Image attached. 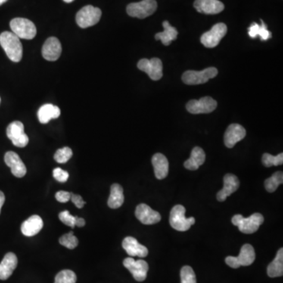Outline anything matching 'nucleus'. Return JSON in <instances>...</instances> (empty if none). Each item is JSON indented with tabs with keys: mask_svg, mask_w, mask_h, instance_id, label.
<instances>
[{
	"mask_svg": "<svg viewBox=\"0 0 283 283\" xmlns=\"http://www.w3.org/2000/svg\"><path fill=\"white\" fill-rule=\"evenodd\" d=\"M135 216L141 224L146 225L157 224L161 219V216L158 212L153 210L146 204H140L137 206Z\"/></svg>",
	"mask_w": 283,
	"mask_h": 283,
	"instance_id": "nucleus-14",
	"label": "nucleus"
},
{
	"mask_svg": "<svg viewBox=\"0 0 283 283\" xmlns=\"http://www.w3.org/2000/svg\"><path fill=\"white\" fill-rule=\"evenodd\" d=\"M185 214L186 209L181 205H177L172 208L169 223L173 229L178 231H187L195 224V219L194 217L187 218Z\"/></svg>",
	"mask_w": 283,
	"mask_h": 283,
	"instance_id": "nucleus-3",
	"label": "nucleus"
},
{
	"mask_svg": "<svg viewBox=\"0 0 283 283\" xmlns=\"http://www.w3.org/2000/svg\"><path fill=\"white\" fill-rule=\"evenodd\" d=\"M260 22H261V26H259V32L258 35L260 37L261 41H268L271 38V32L268 30V28L264 21L260 20Z\"/></svg>",
	"mask_w": 283,
	"mask_h": 283,
	"instance_id": "nucleus-37",
	"label": "nucleus"
},
{
	"mask_svg": "<svg viewBox=\"0 0 283 283\" xmlns=\"http://www.w3.org/2000/svg\"><path fill=\"white\" fill-rule=\"evenodd\" d=\"M125 201L123 187L120 184H114L110 188V195L108 199V206L111 209L120 208Z\"/></svg>",
	"mask_w": 283,
	"mask_h": 283,
	"instance_id": "nucleus-27",
	"label": "nucleus"
},
{
	"mask_svg": "<svg viewBox=\"0 0 283 283\" xmlns=\"http://www.w3.org/2000/svg\"><path fill=\"white\" fill-rule=\"evenodd\" d=\"M76 274L71 270H63L57 274L54 283H76Z\"/></svg>",
	"mask_w": 283,
	"mask_h": 283,
	"instance_id": "nucleus-30",
	"label": "nucleus"
},
{
	"mask_svg": "<svg viewBox=\"0 0 283 283\" xmlns=\"http://www.w3.org/2000/svg\"><path fill=\"white\" fill-rule=\"evenodd\" d=\"M194 8L205 14H217L224 10V5L219 0H195Z\"/></svg>",
	"mask_w": 283,
	"mask_h": 283,
	"instance_id": "nucleus-19",
	"label": "nucleus"
},
{
	"mask_svg": "<svg viewBox=\"0 0 283 283\" xmlns=\"http://www.w3.org/2000/svg\"><path fill=\"white\" fill-rule=\"evenodd\" d=\"M64 2L67 3V4H70V3L73 2L74 0H63Z\"/></svg>",
	"mask_w": 283,
	"mask_h": 283,
	"instance_id": "nucleus-43",
	"label": "nucleus"
},
{
	"mask_svg": "<svg viewBox=\"0 0 283 283\" xmlns=\"http://www.w3.org/2000/svg\"><path fill=\"white\" fill-rule=\"evenodd\" d=\"M59 243L69 250H73L78 246L79 241L73 232H69L59 238Z\"/></svg>",
	"mask_w": 283,
	"mask_h": 283,
	"instance_id": "nucleus-32",
	"label": "nucleus"
},
{
	"mask_svg": "<svg viewBox=\"0 0 283 283\" xmlns=\"http://www.w3.org/2000/svg\"><path fill=\"white\" fill-rule=\"evenodd\" d=\"M4 203H5V195H4V192L0 191V213H1V209H2Z\"/></svg>",
	"mask_w": 283,
	"mask_h": 283,
	"instance_id": "nucleus-42",
	"label": "nucleus"
},
{
	"mask_svg": "<svg viewBox=\"0 0 283 283\" xmlns=\"http://www.w3.org/2000/svg\"><path fill=\"white\" fill-rule=\"evenodd\" d=\"M0 45L7 57L14 63H19L23 54V47L20 39L11 32H4L0 35Z\"/></svg>",
	"mask_w": 283,
	"mask_h": 283,
	"instance_id": "nucleus-1",
	"label": "nucleus"
},
{
	"mask_svg": "<svg viewBox=\"0 0 283 283\" xmlns=\"http://www.w3.org/2000/svg\"><path fill=\"white\" fill-rule=\"evenodd\" d=\"M85 219L79 217V216H75V226L79 227V228H82V227H85Z\"/></svg>",
	"mask_w": 283,
	"mask_h": 283,
	"instance_id": "nucleus-41",
	"label": "nucleus"
},
{
	"mask_svg": "<svg viewBox=\"0 0 283 283\" xmlns=\"http://www.w3.org/2000/svg\"><path fill=\"white\" fill-rule=\"evenodd\" d=\"M124 250L130 256H138L144 258L148 255L149 251L146 246L140 244L133 237H126L122 242Z\"/></svg>",
	"mask_w": 283,
	"mask_h": 283,
	"instance_id": "nucleus-20",
	"label": "nucleus"
},
{
	"mask_svg": "<svg viewBox=\"0 0 283 283\" xmlns=\"http://www.w3.org/2000/svg\"><path fill=\"white\" fill-rule=\"evenodd\" d=\"M53 176L56 180L60 183H66L69 179V172L60 168H56L53 170Z\"/></svg>",
	"mask_w": 283,
	"mask_h": 283,
	"instance_id": "nucleus-36",
	"label": "nucleus"
},
{
	"mask_svg": "<svg viewBox=\"0 0 283 283\" xmlns=\"http://www.w3.org/2000/svg\"><path fill=\"white\" fill-rule=\"evenodd\" d=\"M164 31L156 34L155 39L160 41L165 46L170 45L172 41H175L178 36V31L175 27H172L168 21L163 22Z\"/></svg>",
	"mask_w": 283,
	"mask_h": 283,
	"instance_id": "nucleus-26",
	"label": "nucleus"
},
{
	"mask_svg": "<svg viewBox=\"0 0 283 283\" xmlns=\"http://www.w3.org/2000/svg\"><path fill=\"white\" fill-rule=\"evenodd\" d=\"M102 17V10L98 7L88 5L83 7L77 12L76 16V22L78 26L82 29L96 25Z\"/></svg>",
	"mask_w": 283,
	"mask_h": 283,
	"instance_id": "nucleus-5",
	"label": "nucleus"
},
{
	"mask_svg": "<svg viewBox=\"0 0 283 283\" xmlns=\"http://www.w3.org/2000/svg\"><path fill=\"white\" fill-rule=\"evenodd\" d=\"M17 266V256L13 253H7L3 259L2 262L0 263V279H8Z\"/></svg>",
	"mask_w": 283,
	"mask_h": 283,
	"instance_id": "nucleus-21",
	"label": "nucleus"
},
{
	"mask_svg": "<svg viewBox=\"0 0 283 283\" xmlns=\"http://www.w3.org/2000/svg\"><path fill=\"white\" fill-rule=\"evenodd\" d=\"M137 66L139 70L145 72L153 80H159L163 76V65L161 60L157 57L141 59Z\"/></svg>",
	"mask_w": 283,
	"mask_h": 283,
	"instance_id": "nucleus-10",
	"label": "nucleus"
},
{
	"mask_svg": "<svg viewBox=\"0 0 283 283\" xmlns=\"http://www.w3.org/2000/svg\"><path fill=\"white\" fill-rule=\"evenodd\" d=\"M123 265L132 273L136 281H144L147 278L149 266L144 259L135 260L132 257L126 258L124 260Z\"/></svg>",
	"mask_w": 283,
	"mask_h": 283,
	"instance_id": "nucleus-13",
	"label": "nucleus"
},
{
	"mask_svg": "<svg viewBox=\"0 0 283 283\" xmlns=\"http://www.w3.org/2000/svg\"><path fill=\"white\" fill-rule=\"evenodd\" d=\"M283 173L282 172H276L271 175L270 178L267 179L265 182V189L269 193H273L276 191L278 186L282 184Z\"/></svg>",
	"mask_w": 283,
	"mask_h": 283,
	"instance_id": "nucleus-29",
	"label": "nucleus"
},
{
	"mask_svg": "<svg viewBox=\"0 0 283 283\" xmlns=\"http://www.w3.org/2000/svg\"><path fill=\"white\" fill-rule=\"evenodd\" d=\"M228 27L224 23L216 24L213 27L200 36V43L207 48H214L226 35Z\"/></svg>",
	"mask_w": 283,
	"mask_h": 283,
	"instance_id": "nucleus-9",
	"label": "nucleus"
},
{
	"mask_svg": "<svg viewBox=\"0 0 283 283\" xmlns=\"http://www.w3.org/2000/svg\"><path fill=\"white\" fill-rule=\"evenodd\" d=\"M61 110L58 106L52 104H45L41 106L38 111V118L41 124H47L52 119L59 117Z\"/></svg>",
	"mask_w": 283,
	"mask_h": 283,
	"instance_id": "nucleus-25",
	"label": "nucleus"
},
{
	"mask_svg": "<svg viewBox=\"0 0 283 283\" xmlns=\"http://www.w3.org/2000/svg\"><path fill=\"white\" fill-rule=\"evenodd\" d=\"M239 185L238 177L233 174H227L224 178V188L217 193L216 198L219 201H225L227 197L237 191Z\"/></svg>",
	"mask_w": 283,
	"mask_h": 283,
	"instance_id": "nucleus-18",
	"label": "nucleus"
},
{
	"mask_svg": "<svg viewBox=\"0 0 283 283\" xmlns=\"http://www.w3.org/2000/svg\"><path fill=\"white\" fill-rule=\"evenodd\" d=\"M186 107L187 111L192 114L209 113L216 110L217 102L211 97H203L199 100L192 99L189 101Z\"/></svg>",
	"mask_w": 283,
	"mask_h": 283,
	"instance_id": "nucleus-11",
	"label": "nucleus"
},
{
	"mask_svg": "<svg viewBox=\"0 0 283 283\" xmlns=\"http://www.w3.org/2000/svg\"><path fill=\"white\" fill-rule=\"evenodd\" d=\"M43 227L44 222L42 218L37 215H33L22 224L21 229L24 235L32 237L37 234L42 230Z\"/></svg>",
	"mask_w": 283,
	"mask_h": 283,
	"instance_id": "nucleus-23",
	"label": "nucleus"
},
{
	"mask_svg": "<svg viewBox=\"0 0 283 283\" xmlns=\"http://www.w3.org/2000/svg\"><path fill=\"white\" fill-rule=\"evenodd\" d=\"M73 156V151L69 147L59 149L54 153V158L57 163L64 164L69 161Z\"/></svg>",
	"mask_w": 283,
	"mask_h": 283,
	"instance_id": "nucleus-33",
	"label": "nucleus"
},
{
	"mask_svg": "<svg viewBox=\"0 0 283 283\" xmlns=\"http://www.w3.org/2000/svg\"><path fill=\"white\" fill-rule=\"evenodd\" d=\"M0 103H1V98H0Z\"/></svg>",
	"mask_w": 283,
	"mask_h": 283,
	"instance_id": "nucleus-45",
	"label": "nucleus"
},
{
	"mask_svg": "<svg viewBox=\"0 0 283 283\" xmlns=\"http://www.w3.org/2000/svg\"><path fill=\"white\" fill-rule=\"evenodd\" d=\"M206 161V153L199 147H194L191 151V157L184 162V167L188 170L195 171Z\"/></svg>",
	"mask_w": 283,
	"mask_h": 283,
	"instance_id": "nucleus-24",
	"label": "nucleus"
},
{
	"mask_svg": "<svg viewBox=\"0 0 283 283\" xmlns=\"http://www.w3.org/2000/svg\"><path fill=\"white\" fill-rule=\"evenodd\" d=\"M268 275L271 278L282 276L283 275V249L281 248L276 256L268 267Z\"/></svg>",
	"mask_w": 283,
	"mask_h": 283,
	"instance_id": "nucleus-28",
	"label": "nucleus"
},
{
	"mask_svg": "<svg viewBox=\"0 0 283 283\" xmlns=\"http://www.w3.org/2000/svg\"><path fill=\"white\" fill-rule=\"evenodd\" d=\"M7 0H0V6L2 5V4H4V3L7 2Z\"/></svg>",
	"mask_w": 283,
	"mask_h": 283,
	"instance_id": "nucleus-44",
	"label": "nucleus"
},
{
	"mask_svg": "<svg viewBox=\"0 0 283 283\" xmlns=\"http://www.w3.org/2000/svg\"><path fill=\"white\" fill-rule=\"evenodd\" d=\"M157 8L156 0H143L141 2L128 4L127 13L131 17L144 19L154 14Z\"/></svg>",
	"mask_w": 283,
	"mask_h": 283,
	"instance_id": "nucleus-7",
	"label": "nucleus"
},
{
	"mask_svg": "<svg viewBox=\"0 0 283 283\" xmlns=\"http://www.w3.org/2000/svg\"><path fill=\"white\" fill-rule=\"evenodd\" d=\"M181 283H197L196 275L191 267L184 266L181 269Z\"/></svg>",
	"mask_w": 283,
	"mask_h": 283,
	"instance_id": "nucleus-34",
	"label": "nucleus"
},
{
	"mask_svg": "<svg viewBox=\"0 0 283 283\" xmlns=\"http://www.w3.org/2000/svg\"><path fill=\"white\" fill-rule=\"evenodd\" d=\"M259 26L257 23H253L250 26V29H249V35L252 39L256 38L258 35H259Z\"/></svg>",
	"mask_w": 283,
	"mask_h": 283,
	"instance_id": "nucleus-40",
	"label": "nucleus"
},
{
	"mask_svg": "<svg viewBox=\"0 0 283 283\" xmlns=\"http://www.w3.org/2000/svg\"><path fill=\"white\" fill-rule=\"evenodd\" d=\"M256 259V253L253 246L245 244L241 247L238 256H228L225 259L227 265L232 268H238L241 266H250Z\"/></svg>",
	"mask_w": 283,
	"mask_h": 283,
	"instance_id": "nucleus-8",
	"label": "nucleus"
},
{
	"mask_svg": "<svg viewBox=\"0 0 283 283\" xmlns=\"http://www.w3.org/2000/svg\"><path fill=\"white\" fill-rule=\"evenodd\" d=\"M10 26L19 39H32L36 35V28L29 19L16 17L10 22Z\"/></svg>",
	"mask_w": 283,
	"mask_h": 283,
	"instance_id": "nucleus-4",
	"label": "nucleus"
},
{
	"mask_svg": "<svg viewBox=\"0 0 283 283\" xmlns=\"http://www.w3.org/2000/svg\"><path fill=\"white\" fill-rule=\"evenodd\" d=\"M154 174L157 179H163L169 174V160L162 153H156L152 157Z\"/></svg>",
	"mask_w": 283,
	"mask_h": 283,
	"instance_id": "nucleus-22",
	"label": "nucleus"
},
{
	"mask_svg": "<svg viewBox=\"0 0 283 283\" xmlns=\"http://www.w3.org/2000/svg\"><path fill=\"white\" fill-rule=\"evenodd\" d=\"M264 220V216L260 213H253L248 218H245L241 215H235L233 216L231 222L234 226L238 227L241 233L250 234L257 231Z\"/></svg>",
	"mask_w": 283,
	"mask_h": 283,
	"instance_id": "nucleus-2",
	"label": "nucleus"
},
{
	"mask_svg": "<svg viewBox=\"0 0 283 283\" xmlns=\"http://www.w3.org/2000/svg\"><path fill=\"white\" fill-rule=\"evenodd\" d=\"M58 217L63 224L72 228H75V216L71 215L69 211L66 210L60 212Z\"/></svg>",
	"mask_w": 283,
	"mask_h": 283,
	"instance_id": "nucleus-35",
	"label": "nucleus"
},
{
	"mask_svg": "<svg viewBox=\"0 0 283 283\" xmlns=\"http://www.w3.org/2000/svg\"><path fill=\"white\" fill-rule=\"evenodd\" d=\"M70 200H72V203L76 206V208L78 209H82L86 204L85 200H83L82 197L79 194H74L73 193H71V198Z\"/></svg>",
	"mask_w": 283,
	"mask_h": 283,
	"instance_id": "nucleus-39",
	"label": "nucleus"
},
{
	"mask_svg": "<svg viewBox=\"0 0 283 283\" xmlns=\"http://www.w3.org/2000/svg\"><path fill=\"white\" fill-rule=\"evenodd\" d=\"M246 131L241 125L232 124L229 125L224 134V144L228 148H233L238 141L246 137Z\"/></svg>",
	"mask_w": 283,
	"mask_h": 283,
	"instance_id": "nucleus-15",
	"label": "nucleus"
},
{
	"mask_svg": "<svg viewBox=\"0 0 283 283\" xmlns=\"http://www.w3.org/2000/svg\"><path fill=\"white\" fill-rule=\"evenodd\" d=\"M218 74L216 68L209 67L203 71H186L183 74L182 79L184 84L187 85H201L207 83L212 78L216 77Z\"/></svg>",
	"mask_w": 283,
	"mask_h": 283,
	"instance_id": "nucleus-6",
	"label": "nucleus"
},
{
	"mask_svg": "<svg viewBox=\"0 0 283 283\" xmlns=\"http://www.w3.org/2000/svg\"><path fill=\"white\" fill-rule=\"evenodd\" d=\"M61 43L56 37H50L44 43L42 48V55L46 60L57 61L62 54Z\"/></svg>",
	"mask_w": 283,
	"mask_h": 283,
	"instance_id": "nucleus-16",
	"label": "nucleus"
},
{
	"mask_svg": "<svg viewBox=\"0 0 283 283\" xmlns=\"http://www.w3.org/2000/svg\"><path fill=\"white\" fill-rule=\"evenodd\" d=\"M55 198L59 203H68L71 198V193L67 192V191H58L56 193Z\"/></svg>",
	"mask_w": 283,
	"mask_h": 283,
	"instance_id": "nucleus-38",
	"label": "nucleus"
},
{
	"mask_svg": "<svg viewBox=\"0 0 283 283\" xmlns=\"http://www.w3.org/2000/svg\"><path fill=\"white\" fill-rule=\"evenodd\" d=\"M6 165L11 169V172L14 176L22 178L27 172L26 165L22 161L18 154L15 152L8 151L4 157Z\"/></svg>",
	"mask_w": 283,
	"mask_h": 283,
	"instance_id": "nucleus-17",
	"label": "nucleus"
},
{
	"mask_svg": "<svg viewBox=\"0 0 283 283\" xmlns=\"http://www.w3.org/2000/svg\"><path fill=\"white\" fill-rule=\"evenodd\" d=\"M7 135L15 147L23 148L29 144V137L25 133V127L21 122H14L8 125Z\"/></svg>",
	"mask_w": 283,
	"mask_h": 283,
	"instance_id": "nucleus-12",
	"label": "nucleus"
},
{
	"mask_svg": "<svg viewBox=\"0 0 283 283\" xmlns=\"http://www.w3.org/2000/svg\"><path fill=\"white\" fill-rule=\"evenodd\" d=\"M262 162L265 167L270 168L271 166H278L283 164V153H281L277 156H273L270 153H264L262 157Z\"/></svg>",
	"mask_w": 283,
	"mask_h": 283,
	"instance_id": "nucleus-31",
	"label": "nucleus"
}]
</instances>
